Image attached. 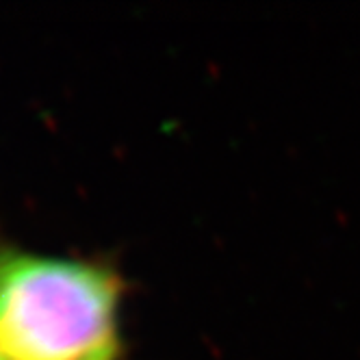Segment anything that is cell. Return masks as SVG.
I'll return each instance as SVG.
<instances>
[{
  "mask_svg": "<svg viewBox=\"0 0 360 360\" xmlns=\"http://www.w3.org/2000/svg\"><path fill=\"white\" fill-rule=\"evenodd\" d=\"M0 360H5V358H3V356H0Z\"/></svg>",
  "mask_w": 360,
  "mask_h": 360,
  "instance_id": "cell-2",
  "label": "cell"
},
{
  "mask_svg": "<svg viewBox=\"0 0 360 360\" xmlns=\"http://www.w3.org/2000/svg\"><path fill=\"white\" fill-rule=\"evenodd\" d=\"M117 280L98 265L0 252V356L117 360Z\"/></svg>",
  "mask_w": 360,
  "mask_h": 360,
  "instance_id": "cell-1",
  "label": "cell"
}]
</instances>
